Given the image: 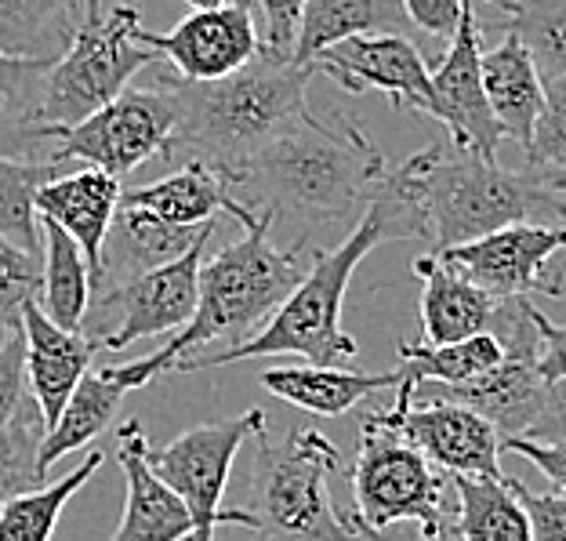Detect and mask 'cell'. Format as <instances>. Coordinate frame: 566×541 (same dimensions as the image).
Here are the masks:
<instances>
[{
  "mask_svg": "<svg viewBox=\"0 0 566 541\" xmlns=\"http://www.w3.org/2000/svg\"><path fill=\"white\" fill-rule=\"evenodd\" d=\"M389 240H429L418 204L396 178V171H385V178L370 193L367 211L359 215V222L338 248L313 251L302 283L254 339L214 356H189L175 371L197 375V371H214L254 356H302L319 367H342V360H353L359 353L353 334L342 331V305L349 294V280L359 262Z\"/></svg>",
  "mask_w": 566,
  "mask_h": 541,
  "instance_id": "6da1fadb",
  "label": "cell"
},
{
  "mask_svg": "<svg viewBox=\"0 0 566 541\" xmlns=\"http://www.w3.org/2000/svg\"><path fill=\"white\" fill-rule=\"evenodd\" d=\"M273 226L276 218L259 211L251 226H243V237L237 243H229L214 259L203 262L200 302L189 324L171 334L167 345L135 360V364L106 367L109 378L132 393L153 378L171 375L182 360H189L203 345L226 342V350H233V345L254 339L273 320L276 309L291 299V291L298 288L308 269L302 243L276 248Z\"/></svg>",
  "mask_w": 566,
  "mask_h": 541,
  "instance_id": "7a4b0ae2",
  "label": "cell"
},
{
  "mask_svg": "<svg viewBox=\"0 0 566 541\" xmlns=\"http://www.w3.org/2000/svg\"><path fill=\"white\" fill-rule=\"evenodd\" d=\"M313 66H294L262 51L248 70L214 84L171 81L178 124L164 160L200 164L233 186V178L280 135L313 121L308 110Z\"/></svg>",
  "mask_w": 566,
  "mask_h": 541,
  "instance_id": "3957f363",
  "label": "cell"
},
{
  "mask_svg": "<svg viewBox=\"0 0 566 541\" xmlns=\"http://www.w3.org/2000/svg\"><path fill=\"white\" fill-rule=\"evenodd\" d=\"M381 178V149L356 124L313 117L269 142L229 189L251 215L269 211L276 222L324 229L364 215Z\"/></svg>",
  "mask_w": 566,
  "mask_h": 541,
  "instance_id": "277c9868",
  "label": "cell"
},
{
  "mask_svg": "<svg viewBox=\"0 0 566 541\" xmlns=\"http://www.w3.org/2000/svg\"><path fill=\"white\" fill-rule=\"evenodd\" d=\"M396 178L418 204L432 254L520 222L566 226L563 193H552L542 175L531 167L509 171L497 160L475 157L454 138L415 153Z\"/></svg>",
  "mask_w": 566,
  "mask_h": 541,
  "instance_id": "5b68a950",
  "label": "cell"
},
{
  "mask_svg": "<svg viewBox=\"0 0 566 541\" xmlns=\"http://www.w3.org/2000/svg\"><path fill=\"white\" fill-rule=\"evenodd\" d=\"M254 469L248 491L251 534L265 541H359L349 512L331 506L327 480L342 455L324 433L294 429L291 440L273 444L262 429L254 436Z\"/></svg>",
  "mask_w": 566,
  "mask_h": 541,
  "instance_id": "8992f818",
  "label": "cell"
},
{
  "mask_svg": "<svg viewBox=\"0 0 566 541\" xmlns=\"http://www.w3.org/2000/svg\"><path fill=\"white\" fill-rule=\"evenodd\" d=\"M138 25L142 15L132 4L102 11V0H87L73 44L51 66L30 121L51 132H66L120 98L142 70L160 62L153 51L135 44Z\"/></svg>",
  "mask_w": 566,
  "mask_h": 541,
  "instance_id": "52a82bcc",
  "label": "cell"
},
{
  "mask_svg": "<svg viewBox=\"0 0 566 541\" xmlns=\"http://www.w3.org/2000/svg\"><path fill=\"white\" fill-rule=\"evenodd\" d=\"M353 523L370 531H389L392 523L415 520L424 538L447 531V487L450 480L396 433L370 418L359 425V450L353 461Z\"/></svg>",
  "mask_w": 566,
  "mask_h": 541,
  "instance_id": "ba28073f",
  "label": "cell"
},
{
  "mask_svg": "<svg viewBox=\"0 0 566 541\" xmlns=\"http://www.w3.org/2000/svg\"><path fill=\"white\" fill-rule=\"evenodd\" d=\"M265 429V410L251 407L237 418L192 425L178 440L149 447L146 461L153 476L182 498L192 520V541H214L218 523H237L251 531V517L243 509H222L229 472L240 447Z\"/></svg>",
  "mask_w": 566,
  "mask_h": 541,
  "instance_id": "9c48e42d",
  "label": "cell"
},
{
  "mask_svg": "<svg viewBox=\"0 0 566 541\" xmlns=\"http://www.w3.org/2000/svg\"><path fill=\"white\" fill-rule=\"evenodd\" d=\"M175 124L178 102L171 87H127L120 98H113L87 121L59 132L51 160L124 178L138 164L164 157Z\"/></svg>",
  "mask_w": 566,
  "mask_h": 541,
  "instance_id": "30bf717a",
  "label": "cell"
},
{
  "mask_svg": "<svg viewBox=\"0 0 566 541\" xmlns=\"http://www.w3.org/2000/svg\"><path fill=\"white\" fill-rule=\"evenodd\" d=\"M203 251H208V243L192 248L171 266L149 269L142 277L95 291L81 331L98 350L113 353L157 339V334H178L197 313Z\"/></svg>",
  "mask_w": 566,
  "mask_h": 541,
  "instance_id": "8fae6325",
  "label": "cell"
},
{
  "mask_svg": "<svg viewBox=\"0 0 566 541\" xmlns=\"http://www.w3.org/2000/svg\"><path fill=\"white\" fill-rule=\"evenodd\" d=\"M392 407L370 410V422L396 433L410 447H418L432 466L450 476H486L505 480L501 472V433L472 407H461L440 396H418L415 385L403 382L396 389Z\"/></svg>",
  "mask_w": 566,
  "mask_h": 541,
  "instance_id": "7c38bea8",
  "label": "cell"
},
{
  "mask_svg": "<svg viewBox=\"0 0 566 541\" xmlns=\"http://www.w3.org/2000/svg\"><path fill=\"white\" fill-rule=\"evenodd\" d=\"M135 44L153 51L160 62H171L178 73L175 81L214 84L248 70L262 55V30L254 22L251 0H229L222 8L189 11L167 33H153L138 25Z\"/></svg>",
  "mask_w": 566,
  "mask_h": 541,
  "instance_id": "4fadbf2b",
  "label": "cell"
},
{
  "mask_svg": "<svg viewBox=\"0 0 566 541\" xmlns=\"http://www.w3.org/2000/svg\"><path fill=\"white\" fill-rule=\"evenodd\" d=\"M313 73H324L327 81H334L349 95L385 92L396 110L421 113V117L436 121L432 70L424 66V55L403 33L349 37V41L316 55Z\"/></svg>",
  "mask_w": 566,
  "mask_h": 541,
  "instance_id": "5bb4252c",
  "label": "cell"
},
{
  "mask_svg": "<svg viewBox=\"0 0 566 541\" xmlns=\"http://www.w3.org/2000/svg\"><path fill=\"white\" fill-rule=\"evenodd\" d=\"M480 0H461L458 33L450 37V48L432 70L436 92V121L447 127V138L472 149L475 157L497 160V149L505 132L494 121L491 102L483 92V48H480Z\"/></svg>",
  "mask_w": 566,
  "mask_h": 541,
  "instance_id": "9a60e30c",
  "label": "cell"
},
{
  "mask_svg": "<svg viewBox=\"0 0 566 541\" xmlns=\"http://www.w3.org/2000/svg\"><path fill=\"white\" fill-rule=\"evenodd\" d=\"M566 248V226L545 222H520L505 226L497 233H486L480 240L458 243V248L440 251L447 269L465 277L491 299H531L542 288L545 269Z\"/></svg>",
  "mask_w": 566,
  "mask_h": 541,
  "instance_id": "2e32d148",
  "label": "cell"
},
{
  "mask_svg": "<svg viewBox=\"0 0 566 541\" xmlns=\"http://www.w3.org/2000/svg\"><path fill=\"white\" fill-rule=\"evenodd\" d=\"M120 178H113L95 167H73L62 171L55 183H48L36 193V215L41 222H55L76 248L84 251L92 283L102 280V251H106L113 218L120 211Z\"/></svg>",
  "mask_w": 566,
  "mask_h": 541,
  "instance_id": "e0dca14e",
  "label": "cell"
},
{
  "mask_svg": "<svg viewBox=\"0 0 566 541\" xmlns=\"http://www.w3.org/2000/svg\"><path fill=\"white\" fill-rule=\"evenodd\" d=\"M22 334H25V378H30V396L48 433L66 410L70 396L76 393L81 378L92 371L98 345L84 331H66L41 313V305L30 302L22 309Z\"/></svg>",
  "mask_w": 566,
  "mask_h": 541,
  "instance_id": "ac0fdd59",
  "label": "cell"
},
{
  "mask_svg": "<svg viewBox=\"0 0 566 541\" xmlns=\"http://www.w3.org/2000/svg\"><path fill=\"white\" fill-rule=\"evenodd\" d=\"M117 461L127 480L124 517L109 541H192V520L171 487L153 476L146 450L149 440L138 422H124L117 433Z\"/></svg>",
  "mask_w": 566,
  "mask_h": 541,
  "instance_id": "d6986e66",
  "label": "cell"
},
{
  "mask_svg": "<svg viewBox=\"0 0 566 541\" xmlns=\"http://www.w3.org/2000/svg\"><path fill=\"white\" fill-rule=\"evenodd\" d=\"M120 208L160 218L167 226H211L222 215H233L240 226H251L259 218L243 208L222 178L200 164H182L157 183L124 189Z\"/></svg>",
  "mask_w": 566,
  "mask_h": 541,
  "instance_id": "ffe728a7",
  "label": "cell"
},
{
  "mask_svg": "<svg viewBox=\"0 0 566 541\" xmlns=\"http://www.w3.org/2000/svg\"><path fill=\"white\" fill-rule=\"evenodd\" d=\"M211 233H214V222L211 226H167L160 218L120 208L117 218H113L106 251H102V280L95 291L142 277V273H149V269L171 266L192 248H203V243L211 240Z\"/></svg>",
  "mask_w": 566,
  "mask_h": 541,
  "instance_id": "44dd1931",
  "label": "cell"
},
{
  "mask_svg": "<svg viewBox=\"0 0 566 541\" xmlns=\"http://www.w3.org/2000/svg\"><path fill=\"white\" fill-rule=\"evenodd\" d=\"M415 277L421 280V342L424 345H454L486 334L497 316V299L480 291L454 269H447L436 254L415 262Z\"/></svg>",
  "mask_w": 566,
  "mask_h": 541,
  "instance_id": "7402d4cb",
  "label": "cell"
},
{
  "mask_svg": "<svg viewBox=\"0 0 566 541\" xmlns=\"http://www.w3.org/2000/svg\"><path fill=\"white\" fill-rule=\"evenodd\" d=\"M483 92L505 138H516L523 149L531 146L545 110V81L516 30L501 37L497 48L483 51Z\"/></svg>",
  "mask_w": 566,
  "mask_h": 541,
  "instance_id": "603a6c76",
  "label": "cell"
},
{
  "mask_svg": "<svg viewBox=\"0 0 566 541\" xmlns=\"http://www.w3.org/2000/svg\"><path fill=\"white\" fill-rule=\"evenodd\" d=\"M262 389L280 396L283 404H294L313 415L338 418L345 410H353L356 404H364L367 396H375L381 389H400L403 375L396 371H378V375H359V371L345 367H269L259 375Z\"/></svg>",
  "mask_w": 566,
  "mask_h": 541,
  "instance_id": "cb8c5ba5",
  "label": "cell"
},
{
  "mask_svg": "<svg viewBox=\"0 0 566 541\" xmlns=\"http://www.w3.org/2000/svg\"><path fill=\"white\" fill-rule=\"evenodd\" d=\"M403 30H407V15L400 0H308L291 62L294 66H313L316 55L349 41V37L403 33Z\"/></svg>",
  "mask_w": 566,
  "mask_h": 541,
  "instance_id": "d4e9b609",
  "label": "cell"
},
{
  "mask_svg": "<svg viewBox=\"0 0 566 541\" xmlns=\"http://www.w3.org/2000/svg\"><path fill=\"white\" fill-rule=\"evenodd\" d=\"M41 243L44 251H41V294H36V305H41V313L51 324L81 331L95 294L84 251L55 222H41Z\"/></svg>",
  "mask_w": 566,
  "mask_h": 541,
  "instance_id": "484cf974",
  "label": "cell"
},
{
  "mask_svg": "<svg viewBox=\"0 0 566 541\" xmlns=\"http://www.w3.org/2000/svg\"><path fill=\"white\" fill-rule=\"evenodd\" d=\"M87 0H0V51L22 59H62Z\"/></svg>",
  "mask_w": 566,
  "mask_h": 541,
  "instance_id": "4316f807",
  "label": "cell"
},
{
  "mask_svg": "<svg viewBox=\"0 0 566 541\" xmlns=\"http://www.w3.org/2000/svg\"><path fill=\"white\" fill-rule=\"evenodd\" d=\"M450 491H458L454 531L461 541H534L531 517L509 487V476H450Z\"/></svg>",
  "mask_w": 566,
  "mask_h": 541,
  "instance_id": "83f0119b",
  "label": "cell"
},
{
  "mask_svg": "<svg viewBox=\"0 0 566 541\" xmlns=\"http://www.w3.org/2000/svg\"><path fill=\"white\" fill-rule=\"evenodd\" d=\"M127 389L117 385L109 378V371H87L76 385V393L70 396L66 410H62V418L55 422V429L44 436L41 444V469L48 472L55 461H62L73 450H81L95 440L98 433L109 429L113 415H117V407L124 404Z\"/></svg>",
  "mask_w": 566,
  "mask_h": 541,
  "instance_id": "f1b7e54d",
  "label": "cell"
},
{
  "mask_svg": "<svg viewBox=\"0 0 566 541\" xmlns=\"http://www.w3.org/2000/svg\"><path fill=\"white\" fill-rule=\"evenodd\" d=\"M396 356L403 360L400 375L410 385H469L475 378L491 375L505 360L501 345L491 331L454 345H424V342H400Z\"/></svg>",
  "mask_w": 566,
  "mask_h": 541,
  "instance_id": "f546056e",
  "label": "cell"
},
{
  "mask_svg": "<svg viewBox=\"0 0 566 541\" xmlns=\"http://www.w3.org/2000/svg\"><path fill=\"white\" fill-rule=\"evenodd\" d=\"M59 160H0V237L41 259V215L36 193L66 171Z\"/></svg>",
  "mask_w": 566,
  "mask_h": 541,
  "instance_id": "4dcf8cb0",
  "label": "cell"
},
{
  "mask_svg": "<svg viewBox=\"0 0 566 541\" xmlns=\"http://www.w3.org/2000/svg\"><path fill=\"white\" fill-rule=\"evenodd\" d=\"M102 461H106L102 450H87L81 466L70 469L62 480L44 483L41 491H25L19 498H11L0 509V541H51L62 520V509L102 469Z\"/></svg>",
  "mask_w": 566,
  "mask_h": 541,
  "instance_id": "1f68e13d",
  "label": "cell"
},
{
  "mask_svg": "<svg viewBox=\"0 0 566 541\" xmlns=\"http://www.w3.org/2000/svg\"><path fill=\"white\" fill-rule=\"evenodd\" d=\"M509 15V30L531 51L542 81L566 76V0H486Z\"/></svg>",
  "mask_w": 566,
  "mask_h": 541,
  "instance_id": "d6a6232c",
  "label": "cell"
},
{
  "mask_svg": "<svg viewBox=\"0 0 566 541\" xmlns=\"http://www.w3.org/2000/svg\"><path fill=\"white\" fill-rule=\"evenodd\" d=\"M48 436V425L36 404H30L22 415L0 429V509L11 498L25 491H41L48 472L41 469V444Z\"/></svg>",
  "mask_w": 566,
  "mask_h": 541,
  "instance_id": "836d02e7",
  "label": "cell"
},
{
  "mask_svg": "<svg viewBox=\"0 0 566 541\" xmlns=\"http://www.w3.org/2000/svg\"><path fill=\"white\" fill-rule=\"evenodd\" d=\"M41 294V259L0 237V342L22 327V309Z\"/></svg>",
  "mask_w": 566,
  "mask_h": 541,
  "instance_id": "e575fe53",
  "label": "cell"
},
{
  "mask_svg": "<svg viewBox=\"0 0 566 541\" xmlns=\"http://www.w3.org/2000/svg\"><path fill=\"white\" fill-rule=\"evenodd\" d=\"M526 153V167L537 175H556L566 167V76L545 81V110L537 117L534 138Z\"/></svg>",
  "mask_w": 566,
  "mask_h": 541,
  "instance_id": "d590c367",
  "label": "cell"
},
{
  "mask_svg": "<svg viewBox=\"0 0 566 541\" xmlns=\"http://www.w3.org/2000/svg\"><path fill=\"white\" fill-rule=\"evenodd\" d=\"M30 404L33 396L30 378H25V334L15 327L0 342V429H8Z\"/></svg>",
  "mask_w": 566,
  "mask_h": 541,
  "instance_id": "8d00e7d4",
  "label": "cell"
},
{
  "mask_svg": "<svg viewBox=\"0 0 566 541\" xmlns=\"http://www.w3.org/2000/svg\"><path fill=\"white\" fill-rule=\"evenodd\" d=\"M51 66H55V59H22L0 51V102H8L11 110L33 113Z\"/></svg>",
  "mask_w": 566,
  "mask_h": 541,
  "instance_id": "74e56055",
  "label": "cell"
},
{
  "mask_svg": "<svg viewBox=\"0 0 566 541\" xmlns=\"http://www.w3.org/2000/svg\"><path fill=\"white\" fill-rule=\"evenodd\" d=\"M59 132L41 127L30 121V113L11 110L8 102H0V160H41V153L55 146Z\"/></svg>",
  "mask_w": 566,
  "mask_h": 541,
  "instance_id": "f35d334b",
  "label": "cell"
},
{
  "mask_svg": "<svg viewBox=\"0 0 566 541\" xmlns=\"http://www.w3.org/2000/svg\"><path fill=\"white\" fill-rule=\"evenodd\" d=\"M251 4L262 11V51L291 59L308 0H251Z\"/></svg>",
  "mask_w": 566,
  "mask_h": 541,
  "instance_id": "ab89813d",
  "label": "cell"
},
{
  "mask_svg": "<svg viewBox=\"0 0 566 541\" xmlns=\"http://www.w3.org/2000/svg\"><path fill=\"white\" fill-rule=\"evenodd\" d=\"M509 487L523 501L526 517H531L534 541H566V495L563 491H531L523 480H512Z\"/></svg>",
  "mask_w": 566,
  "mask_h": 541,
  "instance_id": "60d3db41",
  "label": "cell"
},
{
  "mask_svg": "<svg viewBox=\"0 0 566 541\" xmlns=\"http://www.w3.org/2000/svg\"><path fill=\"white\" fill-rule=\"evenodd\" d=\"M400 4L410 30L440 37V41H450L458 33L461 0H400Z\"/></svg>",
  "mask_w": 566,
  "mask_h": 541,
  "instance_id": "b9f144b4",
  "label": "cell"
},
{
  "mask_svg": "<svg viewBox=\"0 0 566 541\" xmlns=\"http://www.w3.org/2000/svg\"><path fill=\"white\" fill-rule=\"evenodd\" d=\"M501 450H512L523 461H531L537 472H545V480L566 495V444H537L526 440V436H505Z\"/></svg>",
  "mask_w": 566,
  "mask_h": 541,
  "instance_id": "7bdbcfd3",
  "label": "cell"
},
{
  "mask_svg": "<svg viewBox=\"0 0 566 541\" xmlns=\"http://www.w3.org/2000/svg\"><path fill=\"white\" fill-rule=\"evenodd\" d=\"M526 440L537 444H566V378L545 385V400L537 418L526 429Z\"/></svg>",
  "mask_w": 566,
  "mask_h": 541,
  "instance_id": "ee69618b",
  "label": "cell"
},
{
  "mask_svg": "<svg viewBox=\"0 0 566 541\" xmlns=\"http://www.w3.org/2000/svg\"><path fill=\"white\" fill-rule=\"evenodd\" d=\"M534 324L542 334V378L545 385L566 378V324H552V320L534 305Z\"/></svg>",
  "mask_w": 566,
  "mask_h": 541,
  "instance_id": "f6af8a7d",
  "label": "cell"
},
{
  "mask_svg": "<svg viewBox=\"0 0 566 541\" xmlns=\"http://www.w3.org/2000/svg\"><path fill=\"white\" fill-rule=\"evenodd\" d=\"M349 520H353V517H349ZM353 527H356L359 541H461L454 527H447V531L432 534V538H424V534H392V531H370V527H359V523H353Z\"/></svg>",
  "mask_w": 566,
  "mask_h": 541,
  "instance_id": "bcb514c9",
  "label": "cell"
},
{
  "mask_svg": "<svg viewBox=\"0 0 566 541\" xmlns=\"http://www.w3.org/2000/svg\"><path fill=\"white\" fill-rule=\"evenodd\" d=\"M537 294H552V299H566V248L552 259V266L545 269L542 277V288H537Z\"/></svg>",
  "mask_w": 566,
  "mask_h": 541,
  "instance_id": "7dc6e473",
  "label": "cell"
},
{
  "mask_svg": "<svg viewBox=\"0 0 566 541\" xmlns=\"http://www.w3.org/2000/svg\"><path fill=\"white\" fill-rule=\"evenodd\" d=\"M542 183L552 193H563V197H566V167H563V171H556V175H542Z\"/></svg>",
  "mask_w": 566,
  "mask_h": 541,
  "instance_id": "c3c4849f",
  "label": "cell"
},
{
  "mask_svg": "<svg viewBox=\"0 0 566 541\" xmlns=\"http://www.w3.org/2000/svg\"><path fill=\"white\" fill-rule=\"evenodd\" d=\"M186 4H189L192 11H208V8H222V4H229V0H186Z\"/></svg>",
  "mask_w": 566,
  "mask_h": 541,
  "instance_id": "681fc988",
  "label": "cell"
},
{
  "mask_svg": "<svg viewBox=\"0 0 566 541\" xmlns=\"http://www.w3.org/2000/svg\"><path fill=\"white\" fill-rule=\"evenodd\" d=\"M248 541H265V538H259V534H254V538H248Z\"/></svg>",
  "mask_w": 566,
  "mask_h": 541,
  "instance_id": "f907efd6",
  "label": "cell"
}]
</instances>
